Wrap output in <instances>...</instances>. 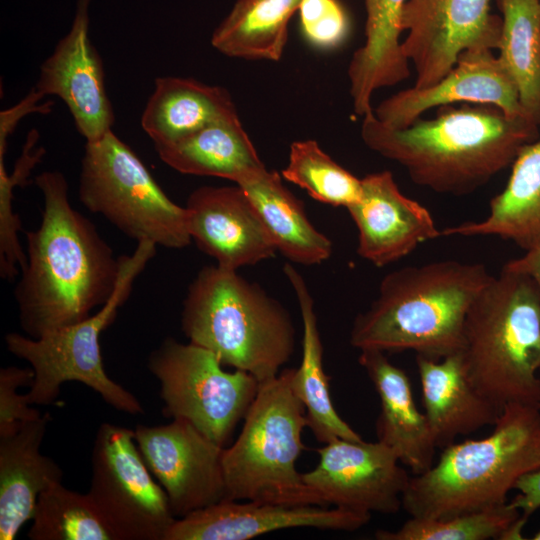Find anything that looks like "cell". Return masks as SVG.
Here are the masks:
<instances>
[{"label": "cell", "mask_w": 540, "mask_h": 540, "mask_svg": "<svg viewBox=\"0 0 540 540\" xmlns=\"http://www.w3.org/2000/svg\"><path fill=\"white\" fill-rule=\"evenodd\" d=\"M35 184L43 198L41 222L25 232L26 264L14 297L21 329L39 338L103 306L115 290L120 259L93 223L72 207L61 172L44 171Z\"/></svg>", "instance_id": "obj_1"}, {"label": "cell", "mask_w": 540, "mask_h": 540, "mask_svg": "<svg viewBox=\"0 0 540 540\" xmlns=\"http://www.w3.org/2000/svg\"><path fill=\"white\" fill-rule=\"evenodd\" d=\"M439 108L435 118L403 129L385 126L373 111L363 117L362 140L404 167L415 184L459 196L485 185L538 138L539 126L493 105Z\"/></svg>", "instance_id": "obj_2"}, {"label": "cell", "mask_w": 540, "mask_h": 540, "mask_svg": "<svg viewBox=\"0 0 540 540\" xmlns=\"http://www.w3.org/2000/svg\"><path fill=\"white\" fill-rule=\"evenodd\" d=\"M492 277L481 263L456 260L394 270L354 319L350 344L359 350H410L434 360L459 353L467 312Z\"/></svg>", "instance_id": "obj_3"}, {"label": "cell", "mask_w": 540, "mask_h": 540, "mask_svg": "<svg viewBox=\"0 0 540 540\" xmlns=\"http://www.w3.org/2000/svg\"><path fill=\"white\" fill-rule=\"evenodd\" d=\"M540 468V409L508 404L481 439L451 443L411 477L402 508L417 518H447L496 507L527 473Z\"/></svg>", "instance_id": "obj_4"}, {"label": "cell", "mask_w": 540, "mask_h": 540, "mask_svg": "<svg viewBox=\"0 0 540 540\" xmlns=\"http://www.w3.org/2000/svg\"><path fill=\"white\" fill-rule=\"evenodd\" d=\"M181 327L189 342L259 383L276 377L296 348L285 307L237 270L218 265L203 267L189 285Z\"/></svg>", "instance_id": "obj_5"}, {"label": "cell", "mask_w": 540, "mask_h": 540, "mask_svg": "<svg viewBox=\"0 0 540 540\" xmlns=\"http://www.w3.org/2000/svg\"><path fill=\"white\" fill-rule=\"evenodd\" d=\"M469 380L497 407L540 409V293L505 265L470 306L459 352Z\"/></svg>", "instance_id": "obj_6"}, {"label": "cell", "mask_w": 540, "mask_h": 540, "mask_svg": "<svg viewBox=\"0 0 540 540\" xmlns=\"http://www.w3.org/2000/svg\"><path fill=\"white\" fill-rule=\"evenodd\" d=\"M291 371L259 384L237 439L224 448L229 500L325 506L296 468L307 417L291 388Z\"/></svg>", "instance_id": "obj_7"}, {"label": "cell", "mask_w": 540, "mask_h": 540, "mask_svg": "<svg viewBox=\"0 0 540 540\" xmlns=\"http://www.w3.org/2000/svg\"><path fill=\"white\" fill-rule=\"evenodd\" d=\"M157 245L137 242L132 255L119 256L120 270L108 301L88 318L49 332L39 338L11 332L5 335L7 350L25 360L34 377L26 398L30 405L54 404L61 386L80 382L114 409L132 415L144 412L141 402L106 373L100 347L101 333L115 320L126 302L134 281L155 256Z\"/></svg>", "instance_id": "obj_8"}, {"label": "cell", "mask_w": 540, "mask_h": 540, "mask_svg": "<svg viewBox=\"0 0 540 540\" xmlns=\"http://www.w3.org/2000/svg\"><path fill=\"white\" fill-rule=\"evenodd\" d=\"M79 199L137 242L170 249L191 244L185 207L173 202L141 159L112 130L86 142Z\"/></svg>", "instance_id": "obj_9"}, {"label": "cell", "mask_w": 540, "mask_h": 540, "mask_svg": "<svg viewBox=\"0 0 540 540\" xmlns=\"http://www.w3.org/2000/svg\"><path fill=\"white\" fill-rule=\"evenodd\" d=\"M222 365L206 348L166 338L149 355L147 367L160 383L164 416L190 422L225 447L260 383L245 371L228 372Z\"/></svg>", "instance_id": "obj_10"}, {"label": "cell", "mask_w": 540, "mask_h": 540, "mask_svg": "<svg viewBox=\"0 0 540 540\" xmlns=\"http://www.w3.org/2000/svg\"><path fill=\"white\" fill-rule=\"evenodd\" d=\"M87 495L114 540H164L177 519L134 430L113 423L96 432Z\"/></svg>", "instance_id": "obj_11"}, {"label": "cell", "mask_w": 540, "mask_h": 540, "mask_svg": "<svg viewBox=\"0 0 540 540\" xmlns=\"http://www.w3.org/2000/svg\"><path fill=\"white\" fill-rule=\"evenodd\" d=\"M491 0H407L402 50L416 72V89L437 83L467 49H498L502 18Z\"/></svg>", "instance_id": "obj_12"}, {"label": "cell", "mask_w": 540, "mask_h": 540, "mask_svg": "<svg viewBox=\"0 0 540 540\" xmlns=\"http://www.w3.org/2000/svg\"><path fill=\"white\" fill-rule=\"evenodd\" d=\"M138 449L167 494L174 516L182 518L228 499L224 448L184 419L157 426L137 425Z\"/></svg>", "instance_id": "obj_13"}, {"label": "cell", "mask_w": 540, "mask_h": 540, "mask_svg": "<svg viewBox=\"0 0 540 540\" xmlns=\"http://www.w3.org/2000/svg\"><path fill=\"white\" fill-rule=\"evenodd\" d=\"M317 452L318 464L302 477L325 506L366 514H394L402 508L411 477L384 443L336 439Z\"/></svg>", "instance_id": "obj_14"}, {"label": "cell", "mask_w": 540, "mask_h": 540, "mask_svg": "<svg viewBox=\"0 0 540 540\" xmlns=\"http://www.w3.org/2000/svg\"><path fill=\"white\" fill-rule=\"evenodd\" d=\"M91 0H77L69 32L42 63L34 88L59 97L86 142L112 130L115 116L107 95L101 57L89 37Z\"/></svg>", "instance_id": "obj_15"}, {"label": "cell", "mask_w": 540, "mask_h": 540, "mask_svg": "<svg viewBox=\"0 0 540 540\" xmlns=\"http://www.w3.org/2000/svg\"><path fill=\"white\" fill-rule=\"evenodd\" d=\"M370 518L371 514L338 507L225 499L176 519L164 540H248L303 527L355 531Z\"/></svg>", "instance_id": "obj_16"}, {"label": "cell", "mask_w": 540, "mask_h": 540, "mask_svg": "<svg viewBox=\"0 0 540 540\" xmlns=\"http://www.w3.org/2000/svg\"><path fill=\"white\" fill-rule=\"evenodd\" d=\"M456 102L493 105L509 117H526L516 86L498 56L483 48L461 52L453 68L437 83L401 90L383 100L374 114L385 126L403 129L428 109Z\"/></svg>", "instance_id": "obj_17"}, {"label": "cell", "mask_w": 540, "mask_h": 540, "mask_svg": "<svg viewBox=\"0 0 540 540\" xmlns=\"http://www.w3.org/2000/svg\"><path fill=\"white\" fill-rule=\"evenodd\" d=\"M192 241L216 265L238 270L274 257L277 249L246 193L239 186H202L188 196Z\"/></svg>", "instance_id": "obj_18"}, {"label": "cell", "mask_w": 540, "mask_h": 540, "mask_svg": "<svg viewBox=\"0 0 540 540\" xmlns=\"http://www.w3.org/2000/svg\"><path fill=\"white\" fill-rule=\"evenodd\" d=\"M359 200L346 208L358 231L357 253L376 267L398 261L442 237L431 213L405 196L390 171L361 179Z\"/></svg>", "instance_id": "obj_19"}, {"label": "cell", "mask_w": 540, "mask_h": 540, "mask_svg": "<svg viewBox=\"0 0 540 540\" xmlns=\"http://www.w3.org/2000/svg\"><path fill=\"white\" fill-rule=\"evenodd\" d=\"M50 421L45 413L0 434V540H14L32 520L40 494L62 482L61 467L40 452Z\"/></svg>", "instance_id": "obj_20"}, {"label": "cell", "mask_w": 540, "mask_h": 540, "mask_svg": "<svg viewBox=\"0 0 540 540\" xmlns=\"http://www.w3.org/2000/svg\"><path fill=\"white\" fill-rule=\"evenodd\" d=\"M358 362L379 396L378 441L390 447L413 474L427 471L437 445L424 412L416 406L408 375L379 350H360Z\"/></svg>", "instance_id": "obj_21"}, {"label": "cell", "mask_w": 540, "mask_h": 540, "mask_svg": "<svg viewBox=\"0 0 540 540\" xmlns=\"http://www.w3.org/2000/svg\"><path fill=\"white\" fill-rule=\"evenodd\" d=\"M424 414L437 448L485 426H494L502 409L469 380L460 353L439 360L416 355Z\"/></svg>", "instance_id": "obj_22"}, {"label": "cell", "mask_w": 540, "mask_h": 540, "mask_svg": "<svg viewBox=\"0 0 540 540\" xmlns=\"http://www.w3.org/2000/svg\"><path fill=\"white\" fill-rule=\"evenodd\" d=\"M406 2L364 0L365 42L354 52L348 66L354 111L362 117L373 112L371 98L376 90L394 86L410 76V62L399 40Z\"/></svg>", "instance_id": "obj_23"}, {"label": "cell", "mask_w": 540, "mask_h": 540, "mask_svg": "<svg viewBox=\"0 0 540 540\" xmlns=\"http://www.w3.org/2000/svg\"><path fill=\"white\" fill-rule=\"evenodd\" d=\"M442 236H497L524 251L540 244V139L519 151L504 190L493 197L488 216L441 230Z\"/></svg>", "instance_id": "obj_24"}, {"label": "cell", "mask_w": 540, "mask_h": 540, "mask_svg": "<svg viewBox=\"0 0 540 540\" xmlns=\"http://www.w3.org/2000/svg\"><path fill=\"white\" fill-rule=\"evenodd\" d=\"M283 272L295 292L302 318V358L299 367L291 371L290 385L305 407L307 426L324 444L336 439L361 441L362 437L342 419L332 402L314 300L307 284L290 263L284 265Z\"/></svg>", "instance_id": "obj_25"}, {"label": "cell", "mask_w": 540, "mask_h": 540, "mask_svg": "<svg viewBox=\"0 0 540 540\" xmlns=\"http://www.w3.org/2000/svg\"><path fill=\"white\" fill-rule=\"evenodd\" d=\"M236 185L248 196L277 251L288 260L316 265L329 259L332 242L313 226L302 201L284 186L279 173L264 167Z\"/></svg>", "instance_id": "obj_26"}, {"label": "cell", "mask_w": 540, "mask_h": 540, "mask_svg": "<svg viewBox=\"0 0 540 540\" xmlns=\"http://www.w3.org/2000/svg\"><path fill=\"white\" fill-rule=\"evenodd\" d=\"M154 147L159 158L179 173L219 177L236 184L265 167L238 114L214 121L175 142Z\"/></svg>", "instance_id": "obj_27"}, {"label": "cell", "mask_w": 540, "mask_h": 540, "mask_svg": "<svg viewBox=\"0 0 540 540\" xmlns=\"http://www.w3.org/2000/svg\"><path fill=\"white\" fill-rule=\"evenodd\" d=\"M229 92L192 78L155 79L141 126L155 144L175 142L222 118L236 115Z\"/></svg>", "instance_id": "obj_28"}, {"label": "cell", "mask_w": 540, "mask_h": 540, "mask_svg": "<svg viewBox=\"0 0 540 540\" xmlns=\"http://www.w3.org/2000/svg\"><path fill=\"white\" fill-rule=\"evenodd\" d=\"M301 0H236L214 30L212 46L233 58L278 61L288 38V23Z\"/></svg>", "instance_id": "obj_29"}, {"label": "cell", "mask_w": 540, "mask_h": 540, "mask_svg": "<svg viewBox=\"0 0 540 540\" xmlns=\"http://www.w3.org/2000/svg\"><path fill=\"white\" fill-rule=\"evenodd\" d=\"M498 58L514 82L525 116L540 125V0H497Z\"/></svg>", "instance_id": "obj_30"}, {"label": "cell", "mask_w": 540, "mask_h": 540, "mask_svg": "<svg viewBox=\"0 0 540 540\" xmlns=\"http://www.w3.org/2000/svg\"><path fill=\"white\" fill-rule=\"evenodd\" d=\"M527 522L510 503L447 518L411 517L394 531L378 530V540H518Z\"/></svg>", "instance_id": "obj_31"}, {"label": "cell", "mask_w": 540, "mask_h": 540, "mask_svg": "<svg viewBox=\"0 0 540 540\" xmlns=\"http://www.w3.org/2000/svg\"><path fill=\"white\" fill-rule=\"evenodd\" d=\"M31 540H114L86 494L62 482L44 490L35 506Z\"/></svg>", "instance_id": "obj_32"}, {"label": "cell", "mask_w": 540, "mask_h": 540, "mask_svg": "<svg viewBox=\"0 0 540 540\" xmlns=\"http://www.w3.org/2000/svg\"><path fill=\"white\" fill-rule=\"evenodd\" d=\"M282 176L313 199L331 206L348 208L361 196V179L336 163L314 140L291 144Z\"/></svg>", "instance_id": "obj_33"}, {"label": "cell", "mask_w": 540, "mask_h": 540, "mask_svg": "<svg viewBox=\"0 0 540 540\" xmlns=\"http://www.w3.org/2000/svg\"><path fill=\"white\" fill-rule=\"evenodd\" d=\"M38 139L37 130L28 133L11 175L6 171L4 158H0V276L7 281L14 280L26 264V252L18 237L22 224L19 215L13 212L12 202L15 187L27 183L31 171L45 154V149L37 146Z\"/></svg>", "instance_id": "obj_34"}, {"label": "cell", "mask_w": 540, "mask_h": 540, "mask_svg": "<svg viewBox=\"0 0 540 540\" xmlns=\"http://www.w3.org/2000/svg\"><path fill=\"white\" fill-rule=\"evenodd\" d=\"M298 10L303 34L314 46L334 48L348 36L349 19L338 0H301Z\"/></svg>", "instance_id": "obj_35"}, {"label": "cell", "mask_w": 540, "mask_h": 540, "mask_svg": "<svg viewBox=\"0 0 540 540\" xmlns=\"http://www.w3.org/2000/svg\"><path fill=\"white\" fill-rule=\"evenodd\" d=\"M34 377L30 368L16 366L0 369V434L14 430L20 423L36 419L42 414L30 407L21 387L30 386Z\"/></svg>", "instance_id": "obj_36"}, {"label": "cell", "mask_w": 540, "mask_h": 540, "mask_svg": "<svg viewBox=\"0 0 540 540\" xmlns=\"http://www.w3.org/2000/svg\"><path fill=\"white\" fill-rule=\"evenodd\" d=\"M45 97L34 87L30 92L15 106L3 110L0 113V158L5 157L7 149V140L13 133L18 122L28 114L41 113L47 114L51 111L53 102L39 104V101Z\"/></svg>", "instance_id": "obj_37"}, {"label": "cell", "mask_w": 540, "mask_h": 540, "mask_svg": "<svg viewBox=\"0 0 540 540\" xmlns=\"http://www.w3.org/2000/svg\"><path fill=\"white\" fill-rule=\"evenodd\" d=\"M514 489L518 493L509 503L521 512L522 519L527 522L540 508V468L522 476Z\"/></svg>", "instance_id": "obj_38"}, {"label": "cell", "mask_w": 540, "mask_h": 540, "mask_svg": "<svg viewBox=\"0 0 540 540\" xmlns=\"http://www.w3.org/2000/svg\"><path fill=\"white\" fill-rule=\"evenodd\" d=\"M507 268L528 275L540 293V244L504 264Z\"/></svg>", "instance_id": "obj_39"}, {"label": "cell", "mask_w": 540, "mask_h": 540, "mask_svg": "<svg viewBox=\"0 0 540 540\" xmlns=\"http://www.w3.org/2000/svg\"><path fill=\"white\" fill-rule=\"evenodd\" d=\"M533 540H540V530H538L532 537Z\"/></svg>", "instance_id": "obj_40"}]
</instances>
